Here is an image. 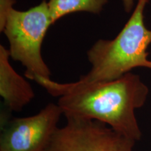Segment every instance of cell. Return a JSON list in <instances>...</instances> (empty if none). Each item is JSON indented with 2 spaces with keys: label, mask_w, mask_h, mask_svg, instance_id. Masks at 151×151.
Segmentation results:
<instances>
[{
  "label": "cell",
  "mask_w": 151,
  "mask_h": 151,
  "mask_svg": "<svg viewBox=\"0 0 151 151\" xmlns=\"http://www.w3.org/2000/svg\"><path fill=\"white\" fill-rule=\"evenodd\" d=\"M10 52L0 45V94L11 111H21L35 97L32 87L16 72L9 58Z\"/></svg>",
  "instance_id": "6"
},
{
  "label": "cell",
  "mask_w": 151,
  "mask_h": 151,
  "mask_svg": "<svg viewBox=\"0 0 151 151\" xmlns=\"http://www.w3.org/2000/svg\"><path fill=\"white\" fill-rule=\"evenodd\" d=\"M139 0H122V6L126 13H130L133 11Z\"/></svg>",
  "instance_id": "9"
},
{
  "label": "cell",
  "mask_w": 151,
  "mask_h": 151,
  "mask_svg": "<svg viewBox=\"0 0 151 151\" xmlns=\"http://www.w3.org/2000/svg\"><path fill=\"white\" fill-rule=\"evenodd\" d=\"M62 115L49 103L34 116L12 119L1 129L0 151H46Z\"/></svg>",
  "instance_id": "5"
},
{
  "label": "cell",
  "mask_w": 151,
  "mask_h": 151,
  "mask_svg": "<svg viewBox=\"0 0 151 151\" xmlns=\"http://www.w3.org/2000/svg\"><path fill=\"white\" fill-rule=\"evenodd\" d=\"M33 81L59 97L58 105L66 119L97 120L135 141L141 139L135 111L145 104L149 88L139 76L129 72L116 80L94 83H60L39 76Z\"/></svg>",
  "instance_id": "1"
},
{
  "label": "cell",
  "mask_w": 151,
  "mask_h": 151,
  "mask_svg": "<svg viewBox=\"0 0 151 151\" xmlns=\"http://www.w3.org/2000/svg\"><path fill=\"white\" fill-rule=\"evenodd\" d=\"M52 24L46 0L27 11L14 8L7 16L3 32L9 43L11 58L25 68L27 78H50L51 71L43 60L41 48Z\"/></svg>",
  "instance_id": "3"
},
{
  "label": "cell",
  "mask_w": 151,
  "mask_h": 151,
  "mask_svg": "<svg viewBox=\"0 0 151 151\" xmlns=\"http://www.w3.org/2000/svg\"><path fill=\"white\" fill-rule=\"evenodd\" d=\"M135 143L104 122L68 118L55 132L46 151H133Z\"/></svg>",
  "instance_id": "4"
},
{
  "label": "cell",
  "mask_w": 151,
  "mask_h": 151,
  "mask_svg": "<svg viewBox=\"0 0 151 151\" xmlns=\"http://www.w3.org/2000/svg\"><path fill=\"white\" fill-rule=\"evenodd\" d=\"M47 3L53 24L60 18L73 13L99 14L108 0H48Z\"/></svg>",
  "instance_id": "7"
},
{
  "label": "cell",
  "mask_w": 151,
  "mask_h": 151,
  "mask_svg": "<svg viewBox=\"0 0 151 151\" xmlns=\"http://www.w3.org/2000/svg\"><path fill=\"white\" fill-rule=\"evenodd\" d=\"M16 0H0V32H3L7 16L14 9Z\"/></svg>",
  "instance_id": "8"
},
{
  "label": "cell",
  "mask_w": 151,
  "mask_h": 151,
  "mask_svg": "<svg viewBox=\"0 0 151 151\" xmlns=\"http://www.w3.org/2000/svg\"><path fill=\"white\" fill-rule=\"evenodd\" d=\"M148 0H139L127 23L114 39H99L87 52L91 65L88 73L78 79L81 83L114 81L137 67L151 69L148 48L151 29L145 24L144 11Z\"/></svg>",
  "instance_id": "2"
}]
</instances>
